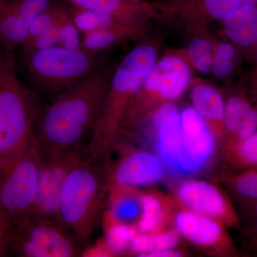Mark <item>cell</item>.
<instances>
[{
    "instance_id": "cell-1",
    "label": "cell",
    "mask_w": 257,
    "mask_h": 257,
    "mask_svg": "<svg viewBox=\"0 0 257 257\" xmlns=\"http://www.w3.org/2000/svg\"><path fill=\"white\" fill-rule=\"evenodd\" d=\"M113 70L103 64L87 78L59 93L42 109L34 138L42 155L79 150L84 135L95 123Z\"/></svg>"
},
{
    "instance_id": "cell-2",
    "label": "cell",
    "mask_w": 257,
    "mask_h": 257,
    "mask_svg": "<svg viewBox=\"0 0 257 257\" xmlns=\"http://www.w3.org/2000/svg\"><path fill=\"white\" fill-rule=\"evenodd\" d=\"M158 59L156 42L144 39L113 70L84 155L93 162L108 160L132 102Z\"/></svg>"
},
{
    "instance_id": "cell-3",
    "label": "cell",
    "mask_w": 257,
    "mask_h": 257,
    "mask_svg": "<svg viewBox=\"0 0 257 257\" xmlns=\"http://www.w3.org/2000/svg\"><path fill=\"white\" fill-rule=\"evenodd\" d=\"M42 109L38 95L19 77L15 56L0 52V172L35 140Z\"/></svg>"
},
{
    "instance_id": "cell-4",
    "label": "cell",
    "mask_w": 257,
    "mask_h": 257,
    "mask_svg": "<svg viewBox=\"0 0 257 257\" xmlns=\"http://www.w3.org/2000/svg\"><path fill=\"white\" fill-rule=\"evenodd\" d=\"M104 192L99 165L84 155L66 177L55 217L80 244L90 238L97 226Z\"/></svg>"
},
{
    "instance_id": "cell-5",
    "label": "cell",
    "mask_w": 257,
    "mask_h": 257,
    "mask_svg": "<svg viewBox=\"0 0 257 257\" xmlns=\"http://www.w3.org/2000/svg\"><path fill=\"white\" fill-rule=\"evenodd\" d=\"M22 65L30 84L47 94H58L83 80L104 64L103 53L57 46L21 51Z\"/></svg>"
},
{
    "instance_id": "cell-6",
    "label": "cell",
    "mask_w": 257,
    "mask_h": 257,
    "mask_svg": "<svg viewBox=\"0 0 257 257\" xmlns=\"http://www.w3.org/2000/svg\"><path fill=\"white\" fill-rule=\"evenodd\" d=\"M192 80V66L186 57L172 53L158 59L132 102L121 126L137 124L161 104L177 100Z\"/></svg>"
},
{
    "instance_id": "cell-7",
    "label": "cell",
    "mask_w": 257,
    "mask_h": 257,
    "mask_svg": "<svg viewBox=\"0 0 257 257\" xmlns=\"http://www.w3.org/2000/svg\"><path fill=\"white\" fill-rule=\"evenodd\" d=\"M80 243L55 219L29 215L15 224L10 253L19 257L79 256Z\"/></svg>"
},
{
    "instance_id": "cell-8",
    "label": "cell",
    "mask_w": 257,
    "mask_h": 257,
    "mask_svg": "<svg viewBox=\"0 0 257 257\" xmlns=\"http://www.w3.org/2000/svg\"><path fill=\"white\" fill-rule=\"evenodd\" d=\"M42 153L35 140L0 172V208L15 221L31 214L36 199Z\"/></svg>"
},
{
    "instance_id": "cell-9",
    "label": "cell",
    "mask_w": 257,
    "mask_h": 257,
    "mask_svg": "<svg viewBox=\"0 0 257 257\" xmlns=\"http://www.w3.org/2000/svg\"><path fill=\"white\" fill-rule=\"evenodd\" d=\"M152 4L158 18L200 29L211 22H221L245 7L257 5V0H159Z\"/></svg>"
},
{
    "instance_id": "cell-10",
    "label": "cell",
    "mask_w": 257,
    "mask_h": 257,
    "mask_svg": "<svg viewBox=\"0 0 257 257\" xmlns=\"http://www.w3.org/2000/svg\"><path fill=\"white\" fill-rule=\"evenodd\" d=\"M83 156L79 150L55 155L42 154L38 189L30 215L55 219L66 177Z\"/></svg>"
},
{
    "instance_id": "cell-11",
    "label": "cell",
    "mask_w": 257,
    "mask_h": 257,
    "mask_svg": "<svg viewBox=\"0 0 257 257\" xmlns=\"http://www.w3.org/2000/svg\"><path fill=\"white\" fill-rule=\"evenodd\" d=\"M54 0H1L0 52L15 55L28 36L32 22Z\"/></svg>"
},
{
    "instance_id": "cell-12",
    "label": "cell",
    "mask_w": 257,
    "mask_h": 257,
    "mask_svg": "<svg viewBox=\"0 0 257 257\" xmlns=\"http://www.w3.org/2000/svg\"><path fill=\"white\" fill-rule=\"evenodd\" d=\"M182 153L179 173H191L202 168L211 158L214 140L209 125L197 111L187 107L180 112Z\"/></svg>"
},
{
    "instance_id": "cell-13",
    "label": "cell",
    "mask_w": 257,
    "mask_h": 257,
    "mask_svg": "<svg viewBox=\"0 0 257 257\" xmlns=\"http://www.w3.org/2000/svg\"><path fill=\"white\" fill-rule=\"evenodd\" d=\"M177 194L179 200L189 210L229 225L237 224L234 209L212 184L203 181H188L179 187Z\"/></svg>"
},
{
    "instance_id": "cell-14",
    "label": "cell",
    "mask_w": 257,
    "mask_h": 257,
    "mask_svg": "<svg viewBox=\"0 0 257 257\" xmlns=\"http://www.w3.org/2000/svg\"><path fill=\"white\" fill-rule=\"evenodd\" d=\"M157 131L159 155L164 163L177 172L182 153L180 111L173 102H166L157 108L152 116Z\"/></svg>"
},
{
    "instance_id": "cell-15",
    "label": "cell",
    "mask_w": 257,
    "mask_h": 257,
    "mask_svg": "<svg viewBox=\"0 0 257 257\" xmlns=\"http://www.w3.org/2000/svg\"><path fill=\"white\" fill-rule=\"evenodd\" d=\"M165 175V167L160 157L148 152L128 155L116 168L115 179L128 187H144L160 182Z\"/></svg>"
},
{
    "instance_id": "cell-16",
    "label": "cell",
    "mask_w": 257,
    "mask_h": 257,
    "mask_svg": "<svg viewBox=\"0 0 257 257\" xmlns=\"http://www.w3.org/2000/svg\"><path fill=\"white\" fill-rule=\"evenodd\" d=\"M74 7L108 15L120 23H148L157 18L153 4L145 0H67Z\"/></svg>"
},
{
    "instance_id": "cell-17",
    "label": "cell",
    "mask_w": 257,
    "mask_h": 257,
    "mask_svg": "<svg viewBox=\"0 0 257 257\" xmlns=\"http://www.w3.org/2000/svg\"><path fill=\"white\" fill-rule=\"evenodd\" d=\"M223 124L233 145L257 131V106L241 94L230 96L224 101Z\"/></svg>"
},
{
    "instance_id": "cell-18",
    "label": "cell",
    "mask_w": 257,
    "mask_h": 257,
    "mask_svg": "<svg viewBox=\"0 0 257 257\" xmlns=\"http://www.w3.org/2000/svg\"><path fill=\"white\" fill-rule=\"evenodd\" d=\"M147 23H116L107 28L82 35V48L101 54L120 44L145 39Z\"/></svg>"
},
{
    "instance_id": "cell-19",
    "label": "cell",
    "mask_w": 257,
    "mask_h": 257,
    "mask_svg": "<svg viewBox=\"0 0 257 257\" xmlns=\"http://www.w3.org/2000/svg\"><path fill=\"white\" fill-rule=\"evenodd\" d=\"M177 231L193 243L209 246L227 240L221 224L216 219L188 210L179 213L175 218Z\"/></svg>"
},
{
    "instance_id": "cell-20",
    "label": "cell",
    "mask_w": 257,
    "mask_h": 257,
    "mask_svg": "<svg viewBox=\"0 0 257 257\" xmlns=\"http://www.w3.org/2000/svg\"><path fill=\"white\" fill-rule=\"evenodd\" d=\"M190 92L192 107L205 120L207 124L224 128V101L220 92L206 82L193 84Z\"/></svg>"
},
{
    "instance_id": "cell-21",
    "label": "cell",
    "mask_w": 257,
    "mask_h": 257,
    "mask_svg": "<svg viewBox=\"0 0 257 257\" xmlns=\"http://www.w3.org/2000/svg\"><path fill=\"white\" fill-rule=\"evenodd\" d=\"M71 15V8L53 3L32 22L28 36L22 47L26 46L45 32L58 26Z\"/></svg>"
},
{
    "instance_id": "cell-22",
    "label": "cell",
    "mask_w": 257,
    "mask_h": 257,
    "mask_svg": "<svg viewBox=\"0 0 257 257\" xmlns=\"http://www.w3.org/2000/svg\"><path fill=\"white\" fill-rule=\"evenodd\" d=\"M178 241V233L170 231L135 236L131 244L134 251L142 256H150L163 250L174 249Z\"/></svg>"
},
{
    "instance_id": "cell-23",
    "label": "cell",
    "mask_w": 257,
    "mask_h": 257,
    "mask_svg": "<svg viewBox=\"0 0 257 257\" xmlns=\"http://www.w3.org/2000/svg\"><path fill=\"white\" fill-rule=\"evenodd\" d=\"M214 44L206 36L193 37L187 45L186 58L191 66L202 74L211 72Z\"/></svg>"
},
{
    "instance_id": "cell-24",
    "label": "cell",
    "mask_w": 257,
    "mask_h": 257,
    "mask_svg": "<svg viewBox=\"0 0 257 257\" xmlns=\"http://www.w3.org/2000/svg\"><path fill=\"white\" fill-rule=\"evenodd\" d=\"M141 219L139 229L144 234L157 232L163 224L165 215L160 201L155 196L145 195L140 199Z\"/></svg>"
},
{
    "instance_id": "cell-25",
    "label": "cell",
    "mask_w": 257,
    "mask_h": 257,
    "mask_svg": "<svg viewBox=\"0 0 257 257\" xmlns=\"http://www.w3.org/2000/svg\"><path fill=\"white\" fill-rule=\"evenodd\" d=\"M71 18L82 35L120 23L108 15L76 7L71 8Z\"/></svg>"
},
{
    "instance_id": "cell-26",
    "label": "cell",
    "mask_w": 257,
    "mask_h": 257,
    "mask_svg": "<svg viewBox=\"0 0 257 257\" xmlns=\"http://www.w3.org/2000/svg\"><path fill=\"white\" fill-rule=\"evenodd\" d=\"M231 160L239 167L257 168V131L231 146Z\"/></svg>"
},
{
    "instance_id": "cell-27",
    "label": "cell",
    "mask_w": 257,
    "mask_h": 257,
    "mask_svg": "<svg viewBox=\"0 0 257 257\" xmlns=\"http://www.w3.org/2000/svg\"><path fill=\"white\" fill-rule=\"evenodd\" d=\"M225 37L238 48L257 49V22L234 28H224Z\"/></svg>"
},
{
    "instance_id": "cell-28",
    "label": "cell",
    "mask_w": 257,
    "mask_h": 257,
    "mask_svg": "<svg viewBox=\"0 0 257 257\" xmlns=\"http://www.w3.org/2000/svg\"><path fill=\"white\" fill-rule=\"evenodd\" d=\"M234 192L245 200H257V168L250 169L232 179Z\"/></svg>"
},
{
    "instance_id": "cell-29",
    "label": "cell",
    "mask_w": 257,
    "mask_h": 257,
    "mask_svg": "<svg viewBox=\"0 0 257 257\" xmlns=\"http://www.w3.org/2000/svg\"><path fill=\"white\" fill-rule=\"evenodd\" d=\"M136 236V230L125 225L113 226L107 235V243L112 252L122 251Z\"/></svg>"
},
{
    "instance_id": "cell-30",
    "label": "cell",
    "mask_w": 257,
    "mask_h": 257,
    "mask_svg": "<svg viewBox=\"0 0 257 257\" xmlns=\"http://www.w3.org/2000/svg\"><path fill=\"white\" fill-rule=\"evenodd\" d=\"M82 35L74 25L71 15L60 26V46L65 48L76 49L82 47Z\"/></svg>"
},
{
    "instance_id": "cell-31",
    "label": "cell",
    "mask_w": 257,
    "mask_h": 257,
    "mask_svg": "<svg viewBox=\"0 0 257 257\" xmlns=\"http://www.w3.org/2000/svg\"><path fill=\"white\" fill-rule=\"evenodd\" d=\"M15 222L0 208V257L11 255L10 246Z\"/></svg>"
},
{
    "instance_id": "cell-32",
    "label": "cell",
    "mask_w": 257,
    "mask_h": 257,
    "mask_svg": "<svg viewBox=\"0 0 257 257\" xmlns=\"http://www.w3.org/2000/svg\"><path fill=\"white\" fill-rule=\"evenodd\" d=\"M60 25L45 32L41 36L37 37L28 45L20 47V50L23 52H28V51L43 50V49L50 48V47L60 46Z\"/></svg>"
},
{
    "instance_id": "cell-33",
    "label": "cell",
    "mask_w": 257,
    "mask_h": 257,
    "mask_svg": "<svg viewBox=\"0 0 257 257\" xmlns=\"http://www.w3.org/2000/svg\"><path fill=\"white\" fill-rule=\"evenodd\" d=\"M234 60H226L216 56L213 57L211 72L217 78L222 79L229 77L234 72Z\"/></svg>"
},
{
    "instance_id": "cell-34",
    "label": "cell",
    "mask_w": 257,
    "mask_h": 257,
    "mask_svg": "<svg viewBox=\"0 0 257 257\" xmlns=\"http://www.w3.org/2000/svg\"><path fill=\"white\" fill-rule=\"evenodd\" d=\"M237 47L230 42H219L214 44L213 54L216 57L226 60H234L236 56Z\"/></svg>"
},
{
    "instance_id": "cell-35",
    "label": "cell",
    "mask_w": 257,
    "mask_h": 257,
    "mask_svg": "<svg viewBox=\"0 0 257 257\" xmlns=\"http://www.w3.org/2000/svg\"><path fill=\"white\" fill-rule=\"evenodd\" d=\"M138 204L133 200L123 201L115 208V214L124 219H133L138 215Z\"/></svg>"
},
{
    "instance_id": "cell-36",
    "label": "cell",
    "mask_w": 257,
    "mask_h": 257,
    "mask_svg": "<svg viewBox=\"0 0 257 257\" xmlns=\"http://www.w3.org/2000/svg\"><path fill=\"white\" fill-rule=\"evenodd\" d=\"M251 83H252L253 92L257 97V67L251 74Z\"/></svg>"
},
{
    "instance_id": "cell-37",
    "label": "cell",
    "mask_w": 257,
    "mask_h": 257,
    "mask_svg": "<svg viewBox=\"0 0 257 257\" xmlns=\"http://www.w3.org/2000/svg\"><path fill=\"white\" fill-rule=\"evenodd\" d=\"M249 202H251V204H252V207H251V209H252V213L254 217H256L257 216V200L254 201H249Z\"/></svg>"
},
{
    "instance_id": "cell-38",
    "label": "cell",
    "mask_w": 257,
    "mask_h": 257,
    "mask_svg": "<svg viewBox=\"0 0 257 257\" xmlns=\"http://www.w3.org/2000/svg\"><path fill=\"white\" fill-rule=\"evenodd\" d=\"M255 218L254 226H253V232L257 234V216Z\"/></svg>"
},
{
    "instance_id": "cell-39",
    "label": "cell",
    "mask_w": 257,
    "mask_h": 257,
    "mask_svg": "<svg viewBox=\"0 0 257 257\" xmlns=\"http://www.w3.org/2000/svg\"><path fill=\"white\" fill-rule=\"evenodd\" d=\"M256 62H257V49H256Z\"/></svg>"
},
{
    "instance_id": "cell-40",
    "label": "cell",
    "mask_w": 257,
    "mask_h": 257,
    "mask_svg": "<svg viewBox=\"0 0 257 257\" xmlns=\"http://www.w3.org/2000/svg\"><path fill=\"white\" fill-rule=\"evenodd\" d=\"M0 1H1V0H0Z\"/></svg>"
}]
</instances>
